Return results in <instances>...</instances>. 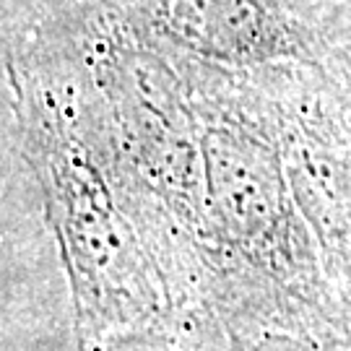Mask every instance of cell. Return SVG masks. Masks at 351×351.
Segmentation results:
<instances>
[{"label":"cell","mask_w":351,"mask_h":351,"mask_svg":"<svg viewBox=\"0 0 351 351\" xmlns=\"http://www.w3.org/2000/svg\"><path fill=\"white\" fill-rule=\"evenodd\" d=\"M258 351H313L310 346H304L302 341L291 339V336H271V339H265Z\"/></svg>","instance_id":"1"}]
</instances>
